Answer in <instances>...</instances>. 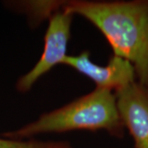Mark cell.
I'll use <instances>...</instances> for the list:
<instances>
[{
  "label": "cell",
  "instance_id": "6",
  "mask_svg": "<svg viewBox=\"0 0 148 148\" xmlns=\"http://www.w3.org/2000/svg\"><path fill=\"white\" fill-rule=\"evenodd\" d=\"M0 148H71V146L68 142L22 141L0 138Z\"/></svg>",
  "mask_w": 148,
  "mask_h": 148
},
{
  "label": "cell",
  "instance_id": "3",
  "mask_svg": "<svg viewBox=\"0 0 148 148\" xmlns=\"http://www.w3.org/2000/svg\"><path fill=\"white\" fill-rule=\"evenodd\" d=\"M73 14L62 8H57L49 16V23L45 36L42 55L35 67L17 81L16 89L26 92L37 80L55 65L62 64L67 56V46L70 38Z\"/></svg>",
  "mask_w": 148,
  "mask_h": 148
},
{
  "label": "cell",
  "instance_id": "4",
  "mask_svg": "<svg viewBox=\"0 0 148 148\" xmlns=\"http://www.w3.org/2000/svg\"><path fill=\"white\" fill-rule=\"evenodd\" d=\"M62 64L73 68L92 80L96 88L115 91L135 82L134 67L128 60L114 54L106 66H99L90 59L86 50L78 55H67Z\"/></svg>",
  "mask_w": 148,
  "mask_h": 148
},
{
  "label": "cell",
  "instance_id": "5",
  "mask_svg": "<svg viewBox=\"0 0 148 148\" xmlns=\"http://www.w3.org/2000/svg\"><path fill=\"white\" fill-rule=\"evenodd\" d=\"M123 124L128 128L136 148H148V89L132 82L115 93Z\"/></svg>",
  "mask_w": 148,
  "mask_h": 148
},
{
  "label": "cell",
  "instance_id": "1",
  "mask_svg": "<svg viewBox=\"0 0 148 148\" xmlns=\"http://www.w3.org/2000/svg\"><path fill=\"white\" fill-rule=\"evenodd\" d=\"M48 3L93 23L110 44L114 54L133 65L139 83L148 89V2Z\"/></svg>",
  "mask_w": 148,
  "mask_h": 148
},
{
  "label": "cell",
  "instance_id": "2",
  "mask_svg": "<svg viewBox=\"0 0 148 148\" xmlns=\"http://www.w3.org/2000/svg\"><path fill=\"white\" fill-rule=\"evenodd\" d=\"M122 122L111 90L96 88L58 110L45 114L36 121L18 130L6 132L3 138L21 140L44 132H62L73 130L105 129L112 135L123 132Z\"/></svg>",
  "mask_w": 148,
  "mask_h": 148
}]
</instances>
